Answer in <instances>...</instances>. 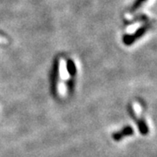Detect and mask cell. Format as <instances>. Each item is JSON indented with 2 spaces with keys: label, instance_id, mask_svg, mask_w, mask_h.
Instances as JSON below:
<instances>
[{
  "label": "cell",
  "instance_id": "5",
  "mask_svg": "<svg viewBox=\"0 0 157 157\" xmlns=\"http://www.w3.org/2000/svg\"><path fill=\"white\" fill-rule=\"evenodd\" d=\"M67 69L68 73L70 74L71 77H74L77 73V68L75 66V63L72 59H68L67 62Z\"/></svg>",
  "mask_w": 157,
  "mask_h": 157
},
{
  "label": "cell",
  "instance_id": "4",
  "mask_svg": "<svg viewBox=\"0 0 157 157\" xmlns=\"http://www.w3.org/2000/svg\"><path fill=\"white\" fill-rule=\"evenodd\" d=\"M135 123L137 124L138 126V129H139V132L142 135H147L149 132V128H148V126L147 124L146 121L143 119V118H137L135 120Z\"/></svg>",
  "mask_w": 157,
  "mask_h": 157
},
{
  "label": "cell",
  "instance_id": "1",
  "mask_svg": "<svg viewBox=\"0 0 157 157\" xmlns=\"http://www.w3.org/2000/svg\"><path fill=\"white\" fill-rule=\"evenodd\" d=\"M59 74V60L56 58L52 64L50 74V89L52 95L56 97L58 94V79Z\"/></svg>",
  "mask_w": 157,
  "mask_h": 157
},
{
  "label": "cell",
  "instance_id": "6",
  "mask_svg": "<svg viewBox=\"0 0 157 157\" xmlns=\"http://www.w3.org/2000/svg\"><path fill=\"white\" fill-rule=\"evenodd\" d=\"M128 112L129 116L132 118V119H133V120L135 121V120L137 119V116H136V113H135V109L133 108V106H132L131 104H129L128 106Z\"/></svg>",
  "mask_w": 157,
  "mask_h": 157
},
{
  "label": "cell",
  "instance_id": "2",
  "mask_svg": "<svg viewBox=\"0 0 157 157\" xmlns=\"http://www.w3.org/2000/svg\"><path fill=\"white\" fill-rule=\"evenodd\" d=\"M150 27V25L148 24H147L145 25L141 26L138 29L134 34H128L125 35L123 37V42L125 45H132L133 43H135L137 39H139L140 37H142L144 34L146 33V32L147 31V29Z\"/></svg>",
  "mask_w": 157,
  "mask_h": 157
},
{
  "label": "cell",
  "instance_id": "7",
  "mask_svg": "<svg viewBox=\"0 0 157 157\" xmlns=\"http://www.w3.org/2000/svg\"><path fill=\"white\" fill-rule=\"evenodd\" d=\"M145 1H147V0H135V3H134V5L132 6V7H131V11H136L139 7H140Z\"/></svg>",
  "mask_w": 157,
  "mask_h": 157
},
{
  "label": "cell",
  "instance_id": "8",
  "mask_svg": "<svg viewBox=\"0 0 157 157\" xmlns=\"http://www.w3.org/2000/svg\"><path fill=\"white\" fill-rule=\"evenodd\" d=\"M67 86H68V90H69L70 92H73V86H74V82H73V79H70V80L68 81Z\"/></svg>",
  "mask_w": 157,
  "mask_h": 157
},
{
  "label": "cell",
  "instance_id": "3",
  "mask_svg": "<svg viewBox=\"0 0 157 157\" xmlns=\"http://www.w3.org/2000/svg\"><path fill=\"white\" fill-rule=\"evenodd\" d=\"M135 134V130L133 128V127L131 126H126L124 127L123 128H121V130H119L117 132L113 133L112 139L115 141H120L121 140H122L125 137L128 136H131Z\"/></svg>",
  "mask_w": 157,
  "mask_h": 157
}]
</instances>
